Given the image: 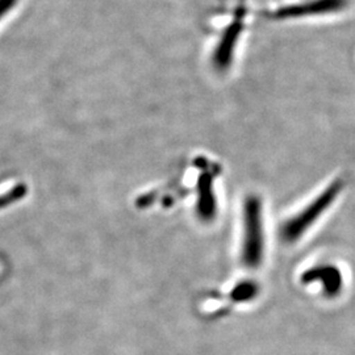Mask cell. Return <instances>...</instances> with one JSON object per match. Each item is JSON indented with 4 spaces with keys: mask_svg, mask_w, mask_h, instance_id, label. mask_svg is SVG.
Here are the masks:
<instances>
[{
    "mask_svg": "<svg viewBox=\"0 0 355 355\" xmlns=\"http://www.w3.org/2000/svg\"><path fill=\"white\" fill-rule=\"evenodd\" d=\"M265 237L262 227V208L257 198H252L245 205V240L242 261L246 266L257 267L262 262Z\"/></svg>",
    "mask_w": 355,
    "mask_h": 355,
    "instance_id": "cell-1",
    "label": "cell"
},
{
    "mask_svg": "<svg viewBox=\"0 0 355 355\" xmlns=\"http://www.w3.org/2000/svg\"><path fill=\"white\" fill-rule=\"evenodd\" d=\"M340 189H341V184L334 183L330 189L318 196V200L309 204L303 212L288 220L282 228V233H280L282 239L287 242L297 241L302 237V234L318 220L320 215L329 208L330 204L333 203V200L338 195Z\"/></svg>",
    "mask_w": 355,
    "mask_h": 355,
    "instance_id": "cell-2",
    "label": "cell"
},
{
    "mask_svg": "<svg viewBox=\"0 0 355 355\" xmlns=\"http://www.w3.org/2000/svg\"><path fill=\"white\" fill-rule=\"evenodd\" d=\"M16 0H0V17L7 12L8 10H11Z\"/></svg>",
    "mask_w": 355,
    "mask_h": 355,
    "instance_id": "cell-3",
    "label": "cell"
}]
</instances>
